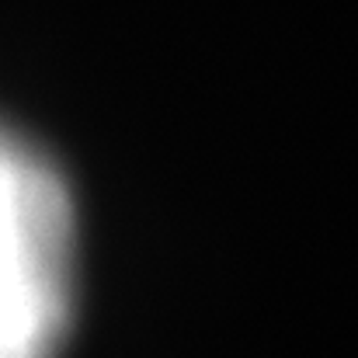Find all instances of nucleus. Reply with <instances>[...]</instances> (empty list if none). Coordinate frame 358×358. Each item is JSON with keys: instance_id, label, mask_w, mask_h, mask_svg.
<instances>
[{"instance_id": "nucleus-1", "label": "nucleus", "mask_w": 358, "mask_h": 358, "mask_svg": "<svg viewBox=\"0 0 358 358\" xmlns=\"http://www.w3.org/2000/svg\"><path fill=\"white\" fill-rule=\"evenodd\" d=\"M73 261L66 185L0 125V358H56L73 313Z\"/></svg>"}]
</instances>
